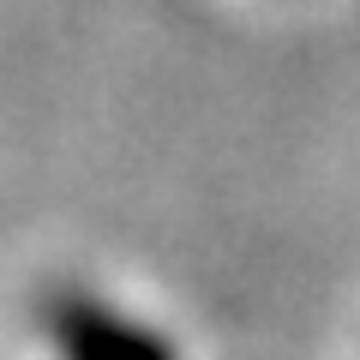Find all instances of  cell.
<instances>
[{
    "label": "cell",
    "instance_id": "1",
    "mask_svg": "<svg viewBox=\"0 0 360 360\" xmlns=\"http://www.w3.org/2000/svg\"><path fill=\"white\" fill-rule=\"evenodd\" d=\"M60 342L72 360H162V348L150 342L144 330L108 319L103 307H60Z\"/></svg>",
    "mask_w": 360,
    "mask_h": 360
}]
</instances>
